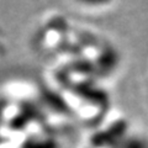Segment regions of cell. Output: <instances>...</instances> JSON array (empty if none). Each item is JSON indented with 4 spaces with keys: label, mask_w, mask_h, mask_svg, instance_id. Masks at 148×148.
I'll return each mask as SVG.
<instances>
[{
    "label": "cell",
    "mask_w": 148,
    "mask_h": 148,
    "mask_svg": "<svg viewBox=\"0 0 148 148\" xmlns=\"http://www.w3.org/2000/svg\"><path fill=\"white\" fill-rule=\"evenodd\" d=\"M85 5H101V4H106L109 3L110 0H78Z\"/></svg>",
    "instance_id": "6da1fadb"
}]
</instances>
